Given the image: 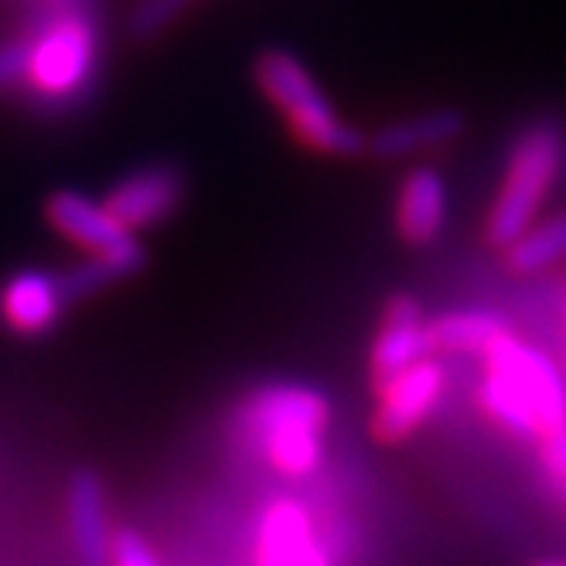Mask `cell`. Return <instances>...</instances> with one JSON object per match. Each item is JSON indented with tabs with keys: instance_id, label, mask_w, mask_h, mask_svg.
I'll return each instance as SVG.
<instances>
[{
	"instance_id": "cell-22",
	"label": "cell",
	"mask_w": 566,
	"mask_h": 566,
	"mask_svg": "<svg viewBox=\"0 0 566 566\" xmlns=\"http://www.w3.org/2000/svg\"><path fill=\"white\" fill-rule=\"evenodd\" d=\"M539 566H566V563H539Z\"/></svg>"
},
{
	"instance_id": "cell-6",
	"label": "cell",
	"mask_w": 566,
	"mask_h": 566,
	"mask_svg": "<svg viewBox=\"0 0 566 566\" xmlns=\"http://www.w3.org/2000/svg\"><path fill=\"white\" fill-rule=\"evenodd\" d=\"M185 191H188V181L178 165H147V168L130 171L124 181H116L103 201L116 216V222L137 235L144 229H154L165 219H171L181 209Z\"/></svg>"
},
{
	"instance_id": "cell-20",
	"label": "cell",
	"mask_w": 566,
	"mask_h": 566,
	"mask_svg": "<svg viewBox=\"0 0 566 566\" xmlns=\"http://www.w3.org/2000/svg\"><path fill=\"white\" fill-rule=\"evenodd\" d=\"M109 566H160V559L154 556V549L137 533H119Z\"/></svg>"
},
{
	"instance_id": "cell-3",
	"label": "cell",
	"mask_w": 566,
	"mask_h": 566,
	"mask_svg": "<svg viewBox=\"0 0 566 566\" xmlns=\"http://www.w3.org/2000/svg\"><path fill=\"white\" fill-rule=\"evenodd\" d=\"M256 86L263 96L283 113L294 137L328 157H355L369 150V140L361 137L352 124H345L342 113L332 106L325 90L317 86L311 69L287 49H266L256 65Z\"/></svg>"
},
{
	"instance_id": "cell-14",
	"label": "cell",
	"mask_w": 566,
	"mask_h": 566,
	"mask_svg": "<svg viewBox=\"0 0 566 566\" xmlns=\"http://www.w3.org/2000/svg\"><path fill=\"white\" fill-rule=\"evenodd\" d=\"M468 127V119L461 109H427L407 119H396V124L382 127L373 140H369V154H376L379 160H402L420 150H433V147H448L454 144Z\"/></svg>"
},
{
	"instance_id": "cell-12",
	"label": "cell",
	"mask_w": 566,
	"mask_h": 566,
	"mask_svg": "<svg viewBox=\"0 0 566 566\" xmlns=\"http://www.w3.org/2000/svg\"><path fill=\"white\" fill-rule=\"evenodd\" d=\"M45 219L52 222L55 232H62L69 242H75V247L86 253H109V250L127 247L134 239V232H127L106 209V201H96L72 188L49 195Z\"/></svg>"
},
{
	"instance_id": "cell-17",
	"label": "cell",
	"mask_w": 566,
	"mask_h": 566,
	"mask_svg": "<svg viewBox=\"0 0 566 566\" xmlns=\"http://www.w3.org/2000/svg\"><path fill=\"white\" fill-rule=\"evenodd\" d=\"M505 256L515 273H536V270L563 260L566 256V212L530 229L525 235H518L505 250Z\"/></svg>"
},
{
	"instance_id": "cell-4",
	"label": "cell",
	"mask_w": 566,
	"mask_h": 566,
	"mask_svg": "<svg viewBox=\"0 0 566 566\" xmlns=\"http://www.w3.org/2000/svg\"><path fill=\"white\" fill-rule=\"evenodd\" d=\"M563 165H566V134L556 124H536L515 140L499 201L489 216V229H484L492 247L509 250L518 235L533 229V219L549 188L556 185Z\"/></svg>"
},
{
	"instance_id": "cell-1",
	"label": "cell",
	"mask_w": 566,
	"mask_h": 566,
	"mask_svg": "<svg viewBox=\"0 0 566 566\" xmlns=\"http://www.w3.org/2000/svg\"><path fill=\"white\" fill-rule=\"evenodd\" d=\"M239 443L283 478H311L325 464L328 399L307 382H270L239 407Z\"/></svg>"
},
{
	"instance_id": "cell-11",
	"label": "cell",
	"mask_w": 566,
	"mask_h": 566,
	"mask_svg": "<svg viewBox=\"0 0 566 566\" xmlns=\"http://www.w3.org/2000/svg\"><path fill=\"white\" fill-rule=\"evenodd\" d=\"M65 518H69V536H72L78 563H83V566H109L116 536L109 530L106 489H103V481H99L96 471L78 468L69 478Z\"/></svg>"
},
{
	"instance_id": "cell-2",
	"label": "cell",
	"mask_w": 566,
	"mask_h": 566,
	"mask_svg": "<svg viewBox=\"0 0 566 566\" xmlns=\"http://www.w3.org/2000/svg\"><path fill=\"white\" fill-rule=\"evenodd\" d=\"M484 361L489 366L481 382V407L492 420L518 437L543 440L566 430V386L543 352L505 338L484 355Z\"/></svg>"
},
{
	"instance_id": "cell-15",
	"label": "cell",
	"mask_w": 566,
	"mask_h": 566,
	"mask_svg": "<svg viewBox=\"0 0 566 566\" xmlns=\"http://www.w3.org/2000/svg\"><path fill=\"white\" fill-rule=\"evenodd\" d=\"M147 263V250L140 247V239L134 235L127 247L119 250H109V253H90L83 263H75L69 273H62L65 280V291L72 301H83V297H93L119 280H130L144 270Z\"/></svg>"
},
{
	"instance_id": "cell-8",
	"label": "cell",
	"mask_w": 566,
	"mask_h": 566,
	"mask_svg": "<svg viewBox=\"0 0 566 566\" xmlns=\"http://www.w3.org/2000/svg\"><path fill=\"white\" fill-rule=\"evenodd\" d=\"M430 352H437V348H433L430 321L423 317L420 301L410 294H396L386 304L382 328H379V338L373 345V382H376V389H382L396 376L413 369L417 361L430 358Z\"/></svg>"
},
{
	"instance_id": "cell-5",
	"label": "cell",
	"mask_w": 566,
	"mask_h": 566,
	"mask_svg": "<svg viewBox=\"0 0 566 566\" xmlns=\"http://www.w3.org/2000/svg\"><path fill=\"white\" fill-rule=\"evenodd\" d=\"M99 72V28L90 8H59L28 42V90L45 103H75Z\"/></svg>"
},
{
	"instance_id": "cell-10",
	"label": "cell",
	"mask_w": 566,
	"mask_h": 566,
	"mask_svg": "<svg viewBox=\"0 0 566 566\" xmlns=\"http://www.w3.org/2000/svg\"><path fill=\"white\" fill-rule=\"evenodd\" d=\"M256 566H335L321 546L311 515L291 502H273L260 515L256 533Z\"/></svg>"
},
{
	"instance_id": "cell-16",
	"label": "cell",
	"mask_w": 566,
	"mask_h": 566,
	"mask_svg": "<svg viewBox=\"0 0 566 566\" xmlns=\"http://www.w3.org/2000/svg\"><path fill=\"white\" fill-rule=\"evenodd\" d=\"M430 335H433V348L468 352V355H489L505 338H512L505 321L499 314H489V311L443 314V317L430 321Z\"/></svg>"
},
{
	"instance_id": "cell-9",
	"label": "cell",
	"mask_w": 566,
	"mask_h": 566,
	"mask_svg": "<svg viewBox=\"0 0 566 566\" xmlns=\"http://www.w3.org/2000/svg\"><path fill=\"white\" fill-rule=\"evenodd\" d=\"M69 304L65 280L45 270H21L0 287V321L24 338L52 332Z\"/></svg>"
},
{
	"instance_id": "cell-13",
	"label": "cell",
	"mask_w": 566,
	"mask_h": 566,
	"mask_svg": "<svg viewBox=\"0 0 566 566\" xmlns=\"http://www.w3.org/2000/svg\"><path fill=\"white\" fill-rule=\"evenodd\" d=\"M448 222V185L433 168H413L396 191V232L402 242L427 247Z\"/></svg>"
},
{
	"instance_id": "cell-19",
	"label": "cell",
	"mask_w": 566,
	"mask_h": 566,
	"mask_svg": "<svg viewBox=\"0 0 566 566\" xmlns=\"http://www.w3.org/2000/svg\"><path fill=\"white\" fill-rule=\"evenodd\" d=\"M28 83V42L0 45V93Z\"/></svg>"
},
{
	"instance_id": "cell-18",
	"label": "cell",
	"mask_w": 566,
	"mask_h": 566,
	"mask_svg": "<svg viewBox=\"0 0 566 566\" xmlns=\"http://www.w3.org/2000/svg\"><path fill=\"white\" fill-rule=\"evenodd\" d=\"M191 0H137V8L127 18V31L137 42H150V38L165 34L175 21L185 18Z\"/></svg>"
},
{
	"instance_id": "cell-7",
	"label": "cell",
	"mask_w": 566,
	"mask_h": 566,
	"mask_svg": "<svg viewBox=\"0 0 566 566\" xmlns=\"http://www.w3.org/2000/svg\"><path fill=\"white\" fill-rule=\"evenodd\" d=\"M443 392V366L437 358H423L413 369L396 376L379 389V407L373 417V433L386 443L407 440L437 407Z\"/></svg>"
},
{
	"instance_id": "cell-21",
	"label": "cell",
	"mask_w": 566,
	"mask_h": 566,
	"mask_svg": "<svg viewBox=\"0 0 566 566\" xmlns=\"http://www.w3.org/2000/svg\"><path fill=\"white\" fill-rule=\"evenodd\" d=\"M543 464H546L553 484L566 495V430L543 440Z\"/></svg>"
}]
</instances>
